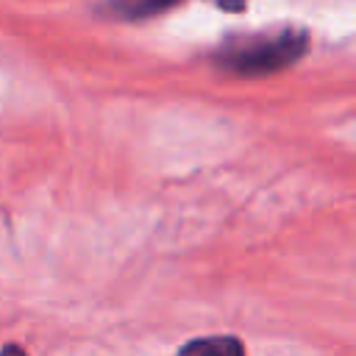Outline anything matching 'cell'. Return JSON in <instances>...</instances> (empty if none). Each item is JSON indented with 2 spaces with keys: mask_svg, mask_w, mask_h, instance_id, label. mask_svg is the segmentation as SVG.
Listing matches in <instances>:
<instances>
[{
  "mask_svg": "<svg viewBox=\"0 0 356 356\" xmlns=\"http://www.w3.org/2000/svg\"><path fill=\"white\" fill-rule=\"evenodd\" d=\"M309 47L303 28H270L248 36H231L214 56V61L234 75H267L295 64Z\"/></svg>",
  "mask_w": 356,
  "mask_h": 356,
  "instance_id": "cell-1",
  "label": "cell"
},
{
  "mask_svg": "<svg viewBox=\"0 0 356 356\" xmlns=\"http://www.w3.org/2000/svg\"><path fill=\"white\" fill-rule=\"evenodd\" d=\"M178 3L181 0H108L106 14L114 19H145V17H153V14L172 8Z\"/></svg>",
  "mask_w": 356,
  "mask_h": 356,
  "instance_id": "cell-2",
  "label": "cell"
},
{
  "mask_svg": "<svg viewBox=\"0 0 356 356\" xmlns=\"http://www.w3.org/2000/svg\"><path fill=\"white\" fill-rule=\"evenodd\" d=\"M175 356H245V348L236 337H206L186 342Z\"/></svg>",
  "mask_w": 356,
  "mask_h": 356,
  "instance_id": "cell-3",
  "label": "cell"
},
{
  "mask_svg": "<svg viewBox=\"0 0 356 356\" xmlns=\"http://www.w3.org/2000/svg\"><path fill=\"white\" fill-rule=\"evenodd\" d=\"M220 8H225V11H242L245 6H248V0H214Z\"/></svg>",
  "mask_w": 356,
  "mask_h": 356,
  "instance_id": "cell-4",
  "label": "cell"
},
{
  "mask_svg": "<svg viewBox=\"0 0 356 356\" xmlns=\"http://www.w3.org/2000/svg\"><path fill=\"white\" fill-rule=\"evenodd\" d=\"M0 356H28L22 348H17V345H6L3 350H0Z\"/></svg>",
  "mask_w": 356,
  "mask_h": 356,
  "instance_id": "cell-5",
  "label": "cell"
}]
</instances>
